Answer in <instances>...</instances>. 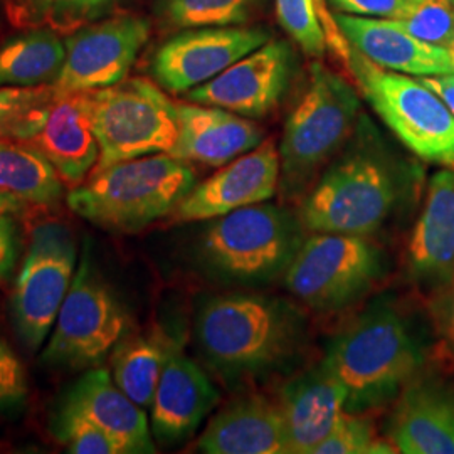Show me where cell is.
Returning a JSON list of instances; mask_svg holds the SVG:
<instances>
[{
  "instance_id": "obj_7",
  "label": "cell",
  "mask_w": 454,
  "mask_h": 454,
  "mask_svg": "<svg viewBox=\"0 0 454 454\" xmlns=\"http://www.w3.org/2000/svg\"><path fill=\"white\" fill-rule=\"evenodd\" d=\"M350 73L373 112L424 162L454 167V114L421 80L384 69L352 49Z\"/></svg>"
},
{
  "instance_id": "obj_6",
  "label": "cell",
  "mask_w": 454,
  "mask_h": 454,
  "mask_svg": "<svg viewBox=\"0 0 454 454\" xmlns=\"http://www.w3.org/2000/svg\"><path fill=\"white\" fill-rule=\"evenodd\" d=\"M298 215L266 202L212 219L199 260L223 281L261 285L283 275L305 239Z\"/></svg>"
},
{
  "instance_id": "obj_13",
  "label": "cell",
  "mask_w": 454,
  "mask_h": 454,
  "mask_svg": "<svg viewBox=\"0 0 454 454\" xmlns=\"http://www.w3.org/2000/svg\"><path fill=\"white\" fill-rule=\"evenodd\" d=\"M271 35L261 27L224 26L194 27L176 34L157 49L152 74L170 93H189L211 82L229 66L268 43Z\"/></svg>"
},
{
  "instance_id": "obj_32",
  "label": "cell",
  "mask_w": 454,
  "mask_h": 454,
  "mask_svg": "<svg viewBox=\"0 0 454 454\" xmlns=\"http://www.w3.org/2000/svg\"><path fill=\"white\" fill-rule=\"evenodd\" d=\"M51 433L65 446L67 453L123 454L120 444L110 434L61 404L52 414Z\"/></svg>"
},
{
  "instance_id": "obj_39",
  "label": "cell",
  "mask_w": 454,
  "mask_h": 454,
  "mask_svg": "<svg viewBox=\"0 0 454 454\" xmlns=\"http://www.w3.org/2000/svg\"><path fill=\"white\" fill-rule=\"evenodd\" d=\"M7 12L16 24L35 26L51 16L56 0H4Z\"/></svg>"
},
{
  "instance_id": "obj_20",
  "label": "cell",
  "mask_w": 454,
  "mask_h": 454,
  "mask_svg": "<svg viewBox=\"0 0 454 454\" xmlns=\"http://www.w3.org/2000/svg\"><path fill=\"white\" fill-rule=\"evenodd\" d=\"M177 140L170 155L184 162L223 167L262 142V130L246 116L200 103H176Z\"/></svg>"
},
{
  "instance_id": "obj_16",
  "label": "cell",
  "mask_w": 454,
  "mask_h": 454,
  "mask_svg": "<svg viewBox=\"0 0 454 454\" xmlns=\"http://www.w3.org/2000/svg\"><path fill=\"white\" fill-rule=\"evenodd\" d=\"M386 438L397 453L454 454V384L419 371L394 399Z\"/></svg>"
},
{
  "instance_id": "obj_29",
  "label": "cell",
  "mask_w": 454,
  "mask_h": 454,
  "mask_svg": "<svg viewBox=\"0 0 454 454\" xmlns=\"http://www.w3.org/2000/svg\"><path fill=\"white\" fill-rule=\"evenodd\" d=\"M56 97L52 84L0 88V138L29 142L44 125Z\"/></svg>"
},
{
  "instance_id": "obj_27",
  "label": "cell",
  "mask_w": 454,
  "mask_h": 454,
  "mask_svg": "<svg viewBox=\"0 0 454 454\" xmlns=\"http://www.w3.org/2000/svg\"><path fill=\"white\" fill-rule=\"evenodd\" d=\"M170 343L162 333L123 337L110 356L114 384L144 409L152 406Z\"/></svg>"
},
{
  "instance_id": "obj_4",
  "label": "cell",
  "mask_w": 454,
  "mask_h": 454,
  "mask_svg": "<svg viewBox=\"0 0 454 454\" xmlns=\"http://www.w3.org/2000/svg\"><path fill=\"white\" fill-rule=\"evenodd\" d=\"M195 184L189 162L155 153L91 172L90 179L73 187L67 206L101 229L137 232L172 215Z\"/></svg>"
},
{
  "instance_id": "obj_44",
  "label": "cell",
  "mask_w": 454,
  "mask_h": 454,
  "mask_svg": "<svg viewBox=\"0 0 454 454\" xmlns=\"http://www.w3.org/2000/svg\"><path fill=\"white\" fill-rule=\"evenodd\" d=\"M453 2H454V0H453Z\"/></svg>"
},
{
  "instance_id": "obj_10",
  "label": "cell",
  "mask_w": 454,
  "mask_h": 454,
  "mask_svg": "<svg viewBox=\"0 0 454 454\" xmlns=\"http://www.w3.org/2000/svg\"><path fill=\"white\" fill-rule=\"evenodd\" d=\"M129 330V317L86 247L41 360L54 369L101 367Z\"/></svg>"
},
{
  "instance_id": "obj_35",
  "label": "cell",
  "mask_w": 454,
  "mask_h": 454,
  "mask_svg": "<svg viewBox=\"0 0 454 454\" xmlns=\"http://www.w3.org/2000/svg\"><path fill=\"white\" fill-rule=\"evenodd\" d=\"M118 0H56L49 20L54 29L74 31L110 12Z\"/></svg>"
},
{
  "instance_id": "obj_17",
  "label": "cell",
  "mask_w": 454,
  "mask_h": 454,
  "mask_svg": "<svg viewBox=\"0 0 454 454\" xmlns=\"http://www.w3.org/2000/svg\"><path fill=\"white\" fill-rule=\"evenodd\" d=\"M219 399L207 373L172 340L150 406L153 438L162 444H177L194 436Z\"/></svg>"
},
{
  "instance_id": "obj_18",
  "label": "cell",
  "mask_w": 454,
  "mask_h": 454,
  "mask_svg": "<svg viewBox=\"0 0 454 454\" xmlns=\"http://www.w3.org/2000/svg\"><path fill=\"white\" fill-rule=\"evenodd\" d=\"M406 266L409 278L431 296L454 281V167L429 180L419 219L409 236Z\"/></svg>"
},
{
  "instance_id": "obj_9",
  "label": "cell",
  "mask_w": 454,
  "mask_h": 454,
  "mask_svg": "<svg viewBox=\"0 0 454 454\" xmlns=\"http://www.w3.org/2000/svg\"><path fill=\"white\" fill-rule=\"evenodd\" d=\"M99 159L93 172L114 163L170 153L177 140L176 103L144 78L90 91Z\"/></svg>"
},
{
  "instance_id": "obj_11",
  "label": "cell",
  "mask_w": 454,
  "mask_h": 454,
  "mask_svg": "<svg viewBox=\"0 0 454 454\" xmlns=\"http://www.w3.org/2000/svg\"><path fill=\"white\" fill-rule=\"evenodd\" d=\"M74 270L76 246L69 231L58 224L37 227L12 294L17 333L31 350H37L48 339Z\"/></svg>"
},
{
  "instance_id": "obj_21",
  "label": "cell",
  "mask_w": 454,
  "mask_h": 454,
  "mask_svg": "<svg viewBox=\"0 0 454 454\" xmlns=\"http://www.w3.org/2000/svg\"><path fill=\"white\" fill-rule=\"evenodd\" d=\"M61 406L97 424L120 444L123 454L155 453L153 434L144 407L114 384L106 369H88L66 390Z\"/></svg>"
},
{
  "instance_id": "obj_1",
  "label": "cell",
  "mask_w": 454,
  "mask_h": 454,
  "mask_svg": "<svg viewBox=\"0 0 454 454\" xmlns=\"http://www.w3.org/2000/svg\"><path fill=\"white\" fill-rule=\"evenodd\" d=\"M412 177L367 116L300 200L307 232L373 236L404 207Z\"/></svg>"
},
{
  "instance_id": "obj_38",
  "label": "cell",
  "mask_w": 454,
  "mask_h": 454,
  "mask_svg": "<svg viewBox=\"0 0 454 454\" xmlns=\"http://www.w3.org/2000/svg\"><path fill=\"white\" fill-rule=\"evenodd\" d=\"M431 311L442 340L454 354V281L433 294Z\"/></svg>"
},
{
  "instance_id": "obj_2",
  "label": "cell",
  "mask_w": 454,
  "mask_h": 454,
  "mask_svg": "<svg viewBox=\"0 0 454 454\" xmlns=\"http://www.w3.org/2000/svg\"><path fill=\"white\" fill-rule=\"evenodd\" d=\"M301 337L298 311L261 294L212 296L195 317L199 350L227 382L275 372L294 357Z\"/></svg>"
},
{
  "instance_id": "obj_19",
  "label": "cell",
  "mask_w": 454,
  "mask_h": 454,
  "mask_svg": "<svg viewBox=\"0 0 454 454\" xmlns=\"http://www.w3.org/2000/svg\"><path fill=\"white\" fill-rule=\"evenodd\" d=\"M276 403L283 414L290 454H313L345 412L347 392L322 360L288 380Z\"/></svg>"
},
{
  "instance_id": "obj_22",
  "label": "cell",
  "mask_w": 454,
  "mask_h": 454,
  "mask_svg": "<svg viewBox=\"0 0 454 454\" xmlns=\"http://www.w3.org/2000/svg\"><path fill=\"white\" fill-rule=\"evenodd\" d=\"M29 144L48 159L69 187L84 182L99 159L90 91L58 95L49 108L44 125Z\"/></svg>"
},
{
  "instance_id": "obj_31",
  "label": "cell",
  "mask_w": 454,
  "mask_h": 454,
  "mask_svg": "<svg viewBox=\"0 0 454 454\" xmlns=\"http://www.w3.org/2000/svg\"><path fill=\"white\" fill-rule=\"evenodd\" d=\"M397 453L389 439L375 434V426L367 412H343L332 433L313 454Z\"/></svg>"
},
{
  "instance_id": "obj_40",
  "label": "cell",
  "mask_w": 454,
  "mask_h": 454,
  "mask_svg": "<svg viewBox=\"0 0 454 454\" xmlns=\"http://www.w3.org/2000/svg\"><path fill=\"white\" fill-rule=\"evenodd\" d=\"M16 226L7 214H0V279L9 276L16 264Z\"/></svg>"
},
{
  "instance_id": "obj_23",
  "label": "cell",
  "mask_w": 454,
  "mask_h": 454,
  "mask_svg": "<svg viewBox=\"0 0 454 454\" xmlns=\"http://www.w3.org/2000/svg\"><path fill=\"white\" fill-rule=\"evenodd\" d=\"M335 17L352 49L384 69L419 78L454 73L448 49L424 43L389 19Z\"/></svg>"
},
{
  "instance_id": "obj_8",
  "label": "cell",
  "mask_w": 454,
  "mask_h": 454,
  "mask_svg": "<svg viewBox=\"0 0 454 454\" xmlns=\"http://www.w3.org/2000/svg\"><path fill=\"white\" fill-rule=\"evenodd\" d=\"M386 271L382 249L369 236L311 232L283 273L286 290L318 311L350 307Z\"/></svg>"
},
{
  "instance_id": "obj_33",
  "label": "cell",
  "mask_w": 454,
  "mask_h": 454,
  "mask_svg": "<svg viewBox=\"0 0 454 454\" xmlns=\"http://www.w3.org/2000/svg\"><path fill=\"white\" fill-rule=\"evenodd\" d=\"M276 14L285 31L307 54L313 58L324 54L326 39L313 0H276Z\"/></svg>"
},
{
  "instance_id": "obj_3",
  "label": "cell",
  "mask_w": 454,
  "mask_h": 454,
  "mask_svg": "<svg viewBox=\"0 0 454 454\" xmlns=\"http://www.w3.org/2000/svg\"><path fill=\"white\" fill-rule=\"evenodd\" d=\"M324 360L347 392L345 411L371 412L394 403L422 371L424 352L406 317L379 303L345 325Z\"/></svg>"
},
{
  "instance_id": "obj_37",
  "label": "cell",
  "mask_w": 454,
  "mask_h": 454,
  "mask_svg": "<svg viewBox=\"0 0 454 454\" xmlns=\"http://www.w3.org/2000/svg\"><path fill=\"white\" fill-rule=\"evenodd\" d=\"M406 0H330V4L348 16L392 19Z\"/></svg>"
},
{
  "instance_id": "obj_43",
  "label": "cell",
  "mask_w": 454,
  "mask_h": 454,
  "mask_svg": "<svg viewBox=\"0 0 454 454\" xmlns=\"http://www.w3.org/2000/svg\"><path fill=\"white\" fill-rule=\"evenodd\" d=\"M446 49H448V52H450V58H451V61H453L454 65V35L451 37V41H450V44L446 46Z\"/></svg>"
},
{
  "instance_id": "obj_15",
  "label": "cell",
  "mask_w": 454,
  "mask_h": 454,
  "mask_svg": "<svg viewBox=\"0 0 454 454\" xmlns=\"http://www.w3.org/2000/svg\"><path fill=\"white\" fill-rule=\"evenodd\" d=\"M292 71L290 46L270 39L211 82L191 90L187 98L246 118H261L279 105L292 80Z\"/></svg>"
},
{
  "instance_id": "obj_25",
  "label": "cell",
  "mask_w": 454,
  "mask_h": 454,
  "mask_svg": "<svg viewBox=\"0 0 454 454\" xmlns=\"http://www.w3.org/2000/svg\"><path fill=\"white\" fill-rule=\"evenodd\" d=\"M65 43L52 29H29L0 43V88H35L58 82Z\"/></svg>"
},
{
  "instance_id": "obj_34",
  "label": "cell",
  "mask_w": 454,
  "mask_h": 454,
  "mask_svg": "<svg viewBox=\"0 0 454 454\" xmlns=\"http://www.w3.org/2000/svg\"><path fill=\"white\" fill-rule=\"evenodd\" d=\"M27 397V377L14 348L0 335V412H12Z\"/></svg>"
},
{
  "instance_id": "obj_36",
  "label": "cell",
  "mask_w": 454,
  "mask_h": 454,
  "mask_svg": "<svg viewBox=\"0 0 454 454\" xmlns=\"http://www.w3.org/2000/svg\"><path fill=\"white\" fill-rule=\"evenodd\" d=\"M313 4L317 7V14H318L322 29H324L326 48L332 49V52L339 58L341 65L348 67L350 58H352V46L348 44L347 37L341 33L337 17L330 12L328 0H313Z\"/></svg>"
},
{
  "instance_id": "obj_41",
  "label": "cell",
  "mask_w": 454,
  "mask_h": 454,
  "mask_svg": "<svg viewBox=\"0 0 454 454\" xmlns=\"http://www.w3.org/2000/svg\"><path fill=\"white\" fill-rule=\"evenodd\" d=\"M429 90H433L438 95L444 105L454 114V73L451 74H439V76H426L419 78Z\"/></svg>"
},
{
  "instance_id": "obj_28",
  "label": "cell",
  "mask_w": 454,
  "mask_h": 454,
  "mask_svg": "<svg viewBox=\"0 0 454 454\" xmlns=\"http://www.w3.org/2000/svg\"><path fill=\"white\" fill-rule=\"evenodd\" d=\"M260 0H160L157 14L170 27L244 26Z\"/></svg>"
},
{
  "instance_id": "obj_42",
  "label": "cell",
  "mask_w": 454,
  "mask_h": 454,
  "mask_svg": "<svg viewBox=\"0 0 454 454\" xmlns=\"http://www.w3.org/2000/svg\"><path fill=\"white\" fill-rule=\"evenodd\" d=\"M24 206V200L17 199L14 195L2 194L0 192V214H16Z\"/></svg>"
},
{
  "instance_id": "obj_30",
  "label": "cell",
  "mask_w": 454,
  "mask_h": 454,
  "mask_svg": "<svg viewBox=\"0 0 454 454\" xmlns=\"http://www.w3.org/2000/svg\"><path fill=\"white\" fill-rule=\"evenodd\" d=\"M389 20L424 43L446 48L454 35V2L406 0Z\"/></svg>"
},
{
  "instance_id": "obj_26",
  "label": "cell",
  "mask_w": 454,
  "mask_h": 454,
  "mask_svg": "<svg viewBox=\"0 0 454 454\" xmlns=\"http://www.w3.org/2000/svg\"><path fill=\"white\" fill-rule=\"evenodd\" d=\"M63 180L29 142L0 138V192L24 202L52 204L63 195Z\"/></svg>"
},
{
  "instance_id": "obj_12",
  "label": "cell",
  "mask_w": 454,
  "mask_h": 454,
  "mask_svg": "<svg viewBox=\"0 0 454 454\" xmlns=\"http://www.w3.org/2000/svg\"><path fill=\"white\" fill-rule=\"evenodd\" d=\"M150 37L145 17L99 19L66 37V59L54 90L86 93L123 82Z\"/></svg>"
},
{
  "instance_id": "obj_24",
  "label": "cell",
  "mask_w": 454,
  "mask_h": 454,
  "mask_svg": "<svg viewBox=\"0 0 454 454\" xmlns=\"http://www.w3.org/2000/svg\"><path fill=\"white\" fill-rule=\"evenodd\" d=\"M197 450L207 454H290L281 409L264 395H244L206 426Z\"/></svg>"
},
{
  "instance_id": "obj_5",
  "label": "cell",
  "mask_w": 454,
  "mask_h": 454,
  "mask_svg": "<svg viewBox=\"0 0 454 454\" xmlns=\"http://www.w3.org/2000/svg\"><path fill=\"white\" fill-rule=\"evenodd\" d=\"M357 91L340 74L315 63L309 82L286 118L279 145V191L303 199L325 167L348 144L360 120Z\"/></svg>"
},
{
  "instance_id": "obj_14",
  "label": "cell",
  "mask_w": 454,
  "mask_h": 454,
  "mask_svg": "<svg viewBox=\"0 0 454 454\" xmlns=\"http://www.w3.org/2000/svg\"><path fill=\"white\" fill-rule=\"evenodd\" d=\"M279 176L281 163L275 140H262L256 148L219 167L209 179L195 184L172 217L179 223L212 221L266 202L279 191Z\"/></svg>"
}]
</instances>
